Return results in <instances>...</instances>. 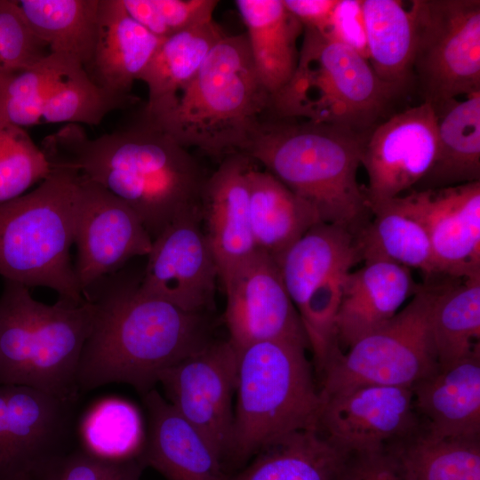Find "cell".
<instances>
[{
	"label": "cell",
	"mask_w": 480,
	"mask_h": 480,
	"mask_svg": "<svg viewBox=\"0 0 480 480\" xmlns=\"http://www.w3.org/2000/svg\"><path fill=\"white\" fill-rule=\"evenodd\" d=\"M162 40L133 20L122 0H100L98 39L84 70L99 86L130 94Z\"/></svg>",
	"instance_id": "603a6c76"
},
{
	"label": "cell",
	"mask_w": 480,
	"mask_h": 480,
	"mask_svg": "<svg viewBox=\"0 0 480 480\" xmlns=\"http://www.w3.org/2000/svg\"><path fill=\"white\" fill-rule=\"evenodd\" d=\"M257 76L271 96L292 76L299 60L297 40L303 26L283 0H236Z\"/></svg>",
	"instance_id": "cb8c5ba5"
},
{
	"label": "cell",
	"mask_w": 480,
	"mask_h": 480,
	"mask_svg": "<svg viewBox=\"0 0 480 480\" xmlns=\"http://www.w3.org/2000/svg\"><path fill=\"white\" fill-rule=\"evenodd\" d=\"M321 401L318 430L348 453L386 448L421 425L411 387L363 386Z\"/></svg>",
	"instance_id": "e0dca14e"
},
{
	"label": "cell",
	"mask_w": 480,
	"mask_h": 480,
	"mask_svg": "<svg viewBox=\"0 0 480 480\" xmlns=\"http://www.w3.org/2000/svg\"><path fill=\"white\" fill-rule=\"evenodd\" d=\"M269 99L245 34L225 35L169 109L152 118L141 114L184 148L220 156L242 153Z\"/></svg>",
	"instance_id": "277c9868"
},
{
	"label": "cell",
	"mask_w": 480,
	"mask_h": 480,
	"mask_svg": "<svg viewBox=\"0 0 480 480\" xmlns=\"http://www.w3.org/2000/svg\"><path fill=\"white\" fill-rule=\"evenodd\" d=\"M350 260H360L354 236L340 226L320 222L292 244L276 262L298 311L321 284Z\"/></svg>",
	"instance_id": "4dcf8cb0"
},
{
	"label": "cell",
	"mask_w": 480,
	"mask_h": 480,
	"mask_svg": "<svg viewBox=\"0 0 480 480\" xmlns=\"http://www.w3.org/2000/svg\"><path fill=\"white\" fill-rule=\"evenodd\" d=\"M138 100L130 94L108 91L96 84L81 67L63 79L47 98L42 123L98 125L111 111Z\"/></svg>",
	"instance_id": "8d00e7d4"
},
{
	"label": "cell",
	"mask_w": 480,
	"mask_h": 480,
	"mask_svg": "<svg viewBox=\"0 0 480 480\" xmlns=\"http://www.w3.org/2000/svg\"><path fill=\"white\" fill-rule=\"evenodd\" d=\"M225 35L212 20L164 38L139 77L148 91L141 113L152 118L169 109Z\"/></svg>",
	"instance_id": "4316f807"
},
{
	"label": "cell",
	"mask_w": 480,
	"mask_h": 480,
	"mask_svg": "<svg viewBox=\"0 0 480 480\" xmlns=\"http://www.w3.org/2000/svg\"><path fill=\"white\" fill-rule=\"evenodd\" d=\"M248 187L250 224L256 248L275 260L322 222L308 202L265 170L252 166Z\"/></svg>",
	"instance_id": "484cf974"
},
{
	"label": "cell",
	"mask_w": 480,
	"mask_h": 480,
	"mask_svg": "<svg viewBox=\"0 0 480 480\" xmlns=\"http://www.w3.org/2000/svg\"><path fill=\"white\" fill-rule=\"evenodd\" d=\"M122 3L129 15L151 34L160 39L170 36L154 0H122Z\"/></svg>",
	"instance_id": "f6af8a7d"
},
{
	"label": "cell",
	"mask_w": 480,
	"mask_h": 480,
	"mask_svg": "<svg viewBox=\"0 0 480 480\" xmlns=\"http://www.w3.org/2000/svg\"><path fill=\"white\" fill-rule=\"evenodd\" d=\"M372 217L354 236L360 260H384L437 276L428 232L399 196L371 208Z\"/></svg>",
	"instance_id": "83f0119b"
},
{
	"label": "cell",
	"mask_w": 480,
	"mask_h": 480,
	"mask_svg": "<svg viewBox=\"0 0 480 480\" xmlns=\"http://www.w3.org/2000/svg\"><path fill=\"white\" fill-rule=\"evenodd\" d=\"M81 67L68 56L50 52L32 66L0 69V130L41 124L49 95Z\"/></svg>",
	"instance_id": "836d02e7"
},
{
	"label": "cell",
	"mask_w": 480,
	"mask_h": 480,
	"mask_svg": "<svg viewBox=\"0 0 480 480\" xmlns=\"http://www.w3.org/2000/svg\"><path fill=\"white\" fill-rule=\"evenodd\" d=\"M49 53L30 29L17 1L0 0V69L27 68Z\"/></svg>",
	"instance_id": "ab89813d"
},
{
	"label": "cell",
	"mask_w": 480,
	"mask_h": 480,
	"mask_svg": "<svg viewBox=\"0 0 480 480\" xmlns=\"http://www.w3.org/2000/svg\"><path fill=\"white\" fill-rule=\"evenodd\" d=\"M49 162L51 172L38 187L0 205V276L82 301L70 260L80 176L65 163Z\"/></svg>",
	"instance_id": "ba28073f"
},
{
	"label": "cell",
	"mask_w": 480,
	"mask_h": 480,
	"mask_svg": "<svg viewBox=\"0 0 480 480\" xmlns=\"http://www.w3.org/2000/svg\"><path fill=\"white\" fill-rule=\"evenodd\" d=\"M140 290L191 313L214 303L219 268L202 227L200 210L173 220L153 242Z\"/></svg>",
	"instance_id": "5bb4252c"
},
{
	"label": "cell",
	"mask_w": 480,
	"mask_h": 480,
	"mask_svg": "<svg viewBox=\"0 0 480 480\" xmlns=\"http://www.w3.org/2000/svg\"><path fill=\"white\" fill-rule=\"evenodd\" d=\"M51 164L22 128L0 130V205L22 195L51 172Z\"/></svg>",
	"instance_id": "74e56055"
},
{
	"label": "cell",
	"mask_w": 480,
	"mask_h": 480,
	"mask_svg": "<svg viewBox=\"0 0 480 480\" xmlns=\"http://www.w3.org/2000/svg\"><path fill=\"white\" fill-rule=\"evenodd\" d=\"M350 47L304 28L296 69L269 99L266 117L328 124L368 133L404 98Z\"/></svg>",
	"instance_id": "5b68a950"
},
{
	"label": "cell",
	"mask_w": 480,
	"mask_h": 480,
	"mask_svg": "<svg viewBox=\"0 0 480 480\" xmlns=\"http://www.w3.org/2000/svg\"><path fill=\"white\" fill-rule=\"evenodd\" d=\"M17 4L34 35L50 52L68 56L85 69L99 34L100 0H21Z\"/></svg>",
	"instance_id": "d6a6232c"
},
{
	"label": "cell",
	"mask_w": 480,
	"mask_h": 480,
	"mask_svg": "<svg viewBox=\"0 0 480 480\" xmlns=\"http://www.w3.org/2000/svg\"><path fill=\"white\" fill-rule=\"evenodd\" d=\"M148 431L138 460L166 480H224L222 460L202 433L153 388L142 395Z\"/></svg>",
	"instance_id": "ffe728a7"
},
{
	"label": "cell",
	"mask_w": 480,
	"mask_h": 480,
	"mask_svg": "<svg viewBox=\"0 0 480 480\" xmlns=\"http://www.w3.org/2000/svg\"><path fill=\"white\" fill-rule=\"evenodd\" d=\"M339 480H417L389 447L349 453Z\"/></svg>",
	"instance_id": "60d3db41"
},
{
	"label": "cell",
	"mask_w": 480,
	"mask_h": 480,
	"mask_svg": "<svg viewBox=\"0 0 480 480\" xmlns=\"http://www.w3.org/2000/svg\"><path fill=\"white\" fill-rule=\"evenodd\" d=\"M437 281L430 327L438 367L447 369L480 350V277Z\"/></svg>",
	"instance_id": "1f68e13d"
},
{
	"label": "cell",
	"mask_w": 480,
	"mask_h": 480,
	"mask_svg": "<svg viewBox=\"0 0 480 480\" xmlns=\"http://www.w3.org/2000/svg\"><path fill=\"white\" fill-rule=\"evenodd\" d=\"M77 432L82 448L113 460L138 459L146 436L138 408L115 396L92 404L81 419Z\"/></svg>",
	"instance_id": "d590c367"
},
{
	"label": "cell",
	"mask_w": 480,
	"mask_h": 480,
	"mask_svg": "<svg viewBox=\"0 0 480 480\" xmlns=\"http://www.w3.org/2000/svg\"><path fill=\"white\" fill-rule=\"evenodd\" d=\"M411 269L384 261L364 262L344 280L336 317L340 348H349L362 337L384 325L418 291Z\"/></svg>",
	"instance_id": "44dd1931"
},
{
	"label": "cell",
	"mask_w": 480,
	"mask_h": 480,
	"mask_svg": "<svg viewBox=\"0 0 480 480\" xmlns=\"http://www.w3.org/2000/svg\"><path fill=\"white\" fill-rule=\"evenodd\" d=\"M160 16L172 35L212 20L217 0H154Z\"/></svg>",
	"instance_id": "7bdbcfd3"
},
{
	"label": "cell",
	"mask_w": 480,
	"mask_h": 480,
	"mask_svg": "<svg viewBox=\"0 0 480 480\" xmlns=\"http://www.w3.org/2000/svg\"><path fill=\"white\" fill-rule=\"evenodd\" d=\"M414 88L433 108L480 92V1L413 0Z\"/></svg>",
	"instance_id": "30bf717a"
},
{
	"label": "cell",
	"mask_w": 480,
	"mask_h": 480,
	"mask_svg": "<svg viewBox=\"0 0 480 480\" xmlns=\"http://www.w3.org/2000/svg\"><path fill=\"white\" fill-rule=\"evenodd\" d=\"M325 34L368 60L362 0H338Z\"/></svg>",
	"instance_id": "b9f144b4"
},
{
	"label": "cell",
	"mask_w": 480,
	"mask_h": 480,
	"mask_svg": "<svg viewBox=\"0 0 480 480\" xmlns=\"http://www.w3.org/2000/svg\"><path fill=\"white\" fill-rule=\"evenodd\" d=\"M480 437H437L423 424L389 445L417 480H480Z\"/></svg>",
	"instance_id": "e575fe53"
},
{
	"label": "cell",
	"mask_w": 480,
	"mask_h": 480,
	"mask_svg": "<svg viewBox=\"0 0 480 480\" xmlns=\"http://www.w3.org/2000/svg\"><path fill=\"white\" fill-rule=\"evenodd\" d=\"M287 10L304 28L325 33L338 0H283Z\"/></svg>",
	"instance_id": "ee69618b"
},
{
	"label": "cell",
	"mask_w": 480,
	"mask_h": 480,
	"mask_svg": "<svg viewBox=\"0 0 480 480\" xmlns=\"http://www.w3.org/2000/svg\"><path fill=\"white\" fill-rule=\"evenodd\" d=\"M152 242L139 216L126 204L80 176L74 268L83 295L101 279L119 272L128 260L148 256Z\"/></svg>",
	"instance_id": "9a60e30c"
},
{
	"label": "cell",
	"mask_w": 480,
	"mask_h": 480,
	"mask_svg": "<svg viewBox=\"0 0 480 480\" xmlns=\"http://www.w3.org/2000/svg\"><path fill=\"white\" fill-rule=\"evenodd\" d=\"M140 279L117 272L84 292L94 313L77 368L80 395L121 383L142 396L165 370L211 340L204 314L146 294Z\"/></svg>",
	"instance_id": "7a4b0ae2"
},
{
	"label": "cell",
	"mask_w": 480,
	"mask_h": 480,
	"mask_svg": "<svg viewBox=\"0 0 480 480\" xmlns=\"http://www.w3.org/2000/svg\"><path fill=\"white\" fill-rule=\"evenodd\" d=\"M252 160L241 152L225 156L207 176L201 194L204 231L223 279L256 248L250 224L248 172Z\"/></svg>",
	"instance_id": "d6986e66"
},
{
	"label": "cell",
	"mask_w": 480,
	"mask_h": 480,
	"mask_svg": "<svg viewBox=\"0 0 480 480\" xmlns=\"http://www.w3.org/2000/svg\"><path fill=\"white\" fill-rule=\"evenodd\" d=\"M237 364V352L228 340H211L158 380L165 399L202 433L222 462L231 436Z\"/></svg>",
	"instance_id": "7c38bea8"
},
{
	"label": "cell",
	"mask_w": 480,
	"mask_h": 480,
	"mask_svg": "<svg viewBox=\"0 0 480 480\" xmlns=\"http://www.w3.org/2000/svg\"><path fill=\"white\" fill-rule=\"evenodd\" d=\"M436 151L434 162L414 190L480 181V92L434 108Z\"/></svg>",
	"instance_id": "d4e9b609"
},
{
	"label": "cell",
	"mask_w": 480,
	"mask_h": 480,
	"mask_svg": "<svg viewBox=\"0 0 480 480\" xmlns=\"http://www.w3.org/2000/svg\"><path fill=\"white\" fill-rule=\"evenodd\" d=\"M348 454L319 430H300L266 446L224 480H339Z\"/></svg>",
	"instance_id": "f1b7e54d"
},
{
	"label": "cell",
	"mask_w": 480,
	"mask_h": 480,
	"mask_svg": "<svg viewBox=\"0 0 480 480\" xmlns=\"http://www.w3.org/2000/svg\"><path fill=\"white\" fill-rule=\"evenodd\" d=\"M437 117L426 102L395 112L367 135L361 156L371 208L414 188L429 171L436 151Z\"/></svg>",
	"instance_id": "2e32d148"
},
{
	"label": "cell",
	"mask_w": 480,
	"mask_h": 480,
	"mask_svg": "<svg viewBox=\"0 0 480 480\" xmlns=\"http://www.w3.org/2000/svg\"><path fill=\"white\" fill-rule=\"evenodd\" d=\"M437 281L420 284L412 300L381 327L332 358L320 373L321 396L370 385L412 387L439 369L430 327Z\"/></svg>",
	"instance_id": "9c48e42d"
},
{
	"label": "cell",
	"mask_w": 480,
	"mask_h": 480,
	"mask_svg": "<svg viewBox=\"0 0 480 480\" xmlns=\"http://www.w3.org/2000/svg\"><path fill=\"white\" fill-rule=\"evenodd\" d=\"M138 459L113 460L76 447L53 461L34 480H141Z\"/></svg>",
	"instance_id": "f35d334b"
},
{
	"label": "cell",
	"mask_w": 480,
	"mask_h": 480,
	"mask_svg": "<svg viewBox=\"0 0 480 480\" xmlns=\"http://www.w3.org/2000/svg\"><path fill=\"white\" fill-rule=\"evenodd\" d=\"M221 282L227 298L223 319L228 340L236 351L265 340L290 341L309 348L299 313L272 257L257 251Z\"/></svg>",
	"instance_id": "4fadbf2b"
},
{
	"label": "cell",
	"mask_w": 480,
	"mask_h": 480,
	"mask_svg": "<svg viewBox=\"0 0 480 480\" xmlns=\"http://www.w3.org/2000/svg\"><path fill=\"white\" fill-rule=\"evenodd\" d=\"M77 403L0 384V480H34L74 449Z\"/></svg>",
	"instance_id": "8fae6325"
},
{
	"label": "cell",
	"mask_w": 480,
	"mask_h": 480,
	"mask_svg": "<svg viewBox=\"0 0 480 480\" xmlns=\"http://www.w3.org/2000/svg\"><path fill=\"white\" fill-rule=\"evenodd\" d=\"M416 412L437 437L480 436V350L412 387Z\"/></svg>",
	"instance_id": "7402d4cb"
},
{
	"label": "cell",
	"mask_w": 480,
	"mask_h": 480,
	"mask_svg": "<svg viewBox=\"0 0 480 480\" xmlns=\"http://www.w3.org/2000/svg\"><path fill=\"white\" fill-rule=\"evenodd\" d=\"M94 308L60 298L34 299L28 287L4 280L0 294V384L30 387L78 401L76 373Z\"/></svg>",
	"instance_id": "8992f818"
},
{
	"label": "cell",
	"mask_w": 480,
	"mask_h": 480,
	"mask_svg": "<svg viewBox=\"0 0 480 480\" xmlns=\"http://www.w3.org/2000/svg\"><path fill=\"white\" fill-rule=\"evenodd\" d=\"M399 199L425 227L438 276L480 277V181L412 190Z\"/></svg>",
	"instance_id": "ac0fdd59"
},
{
	"label": "cell",
	"mask_w": 480,
	"mask_h": 480,
	"mask_svg": "<svg viewBox=\"0 0 480 480\" xmlns=\"http://www.w3.org/2000/svg\"><path fill=\"white\" fill-rule=\"evenodd\" d=\"M307 349L265 340L236 351V404L224 460L240 465L286 435L318 430L322 401Z\"/></svg>",
	"instance_id": "52a82bcc"
},
{
	"label": "cell",
	"mask_w": 480,
	"mask_h": 480,
	"mask_svg": "<svg viewBox=\"0 0 480 480\" xmlns=\"http://www.w3.org/2000/svg\"><path fill=\"white\" fill-rule=\"evenodd\" d=\"M126 204L152 240L177 217L200 210L207 175L188 149L141 113L135 122L97 138L68 124L41 147Z\"/></svg>",
	"instance_id": "6da1fadb"
},
{
	"label": "cell",
	"mask_w": 480,
	"mask_h": 480,
	"mask_svg": "<svg viewBox=\"0 0 480 480\" xmlns=\"http://www.w3.org/2000/svg\"><path fill=\"white\" fill-rule=\"evenodd\" d=\"M362 4L368 61L381 81L406 97L414 88L412 12L397 0H362Z\"/></svg>",
	"instance_id": "f546056e"
},
{
	"label": "cell",
	"mask_w": 480,
	"mask_h": 480,
	"mask_svg": "<svg viewBox=\"0 0 480 480\" xmlns=\"http://www.w3.org/2000/svg\"><path fill=\"white\" fill-rule=\"evenodd\" d=\"M368 133L265 117L242 153L308 202L322 222L340 226L355 236L372 217L364 188L357 181Z\"/></svg>",
	"instance_id": "3957f363"
}]
</instances>
